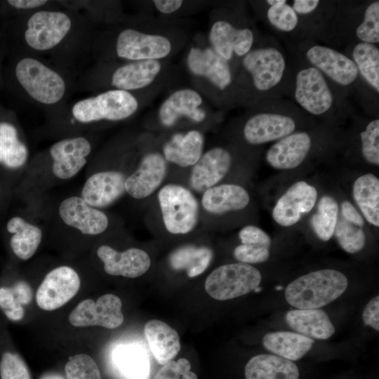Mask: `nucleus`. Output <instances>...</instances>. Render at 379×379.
Wrapping results in <instances>:
<instances>
[{
	"label": "nucleus",
	"instance_id": "dca6fc26",
	"mask_svg": "<svg viewBox=\"0 0 379 379\" xmlns=\"http://www.w3.org/2000/svg\"><path fill=\"white\" fill-rule=\"evenodd\" d=\"M317 199L314 187L305 181L296 182L279 199L273 208L272 218L283 227L293 225L303 214L313 208Z\"/></svg>",
	"mask_w": 379,
	"mask_h": 379
},
{
	"label": "nucleus",
	"instance_id": "2eb2a0df",
	"mask_svg": "<svg viewBox=\"0 0 379 379\" xmlns=\"http://www.w3.org/2000/svg\"><path fill=\"white\" fill-rule=\"evenodd\" d=\"M92 146L83 136L67 138L53 143L49 149L53 175L61 180L76 175L86 164Z\"/></svg>",
	"mask_w": 379,
	"mask_h": 379
},
{
	"label": "nucleus",
	"instance_id": "a878e982",
	"mask_svg": "<svg viewBox=\"0 0 379 379\" xmlns=\"http://www.w3.org/2000/svg\"><path fill=\"white\" fill-rule=\"evenodd\" d=\"M264 18L268 26L283 39L286 44L304 40L297 13L286 0L264 1Z\"/></svg>",
	"mask_w": 379,
	"mask_h": 379
},
{
	"label": "nucleus",
	"instance_id": "aec40b11",
	"mask_svg": "<svg viewBox=\"0 0 379 379\" xmlns=\"http://www.w3.org/2000/svg\"><path fill=\"white\" fill-rule=\"evenodd\" d=\"M126 176L117 171H105L91 175L84 182L81 197L96 208L110 206L126 192Z\"/></svg>",
	"mask_w": 379,
	"mask_h": 379
},
{
	"label": "nucleus",
	"instance_id": "473e14b6",
	"mask_svg": "<svg viewBox=\"0 0 379 379\" xmlns=\"http://www.w3.org/2000/svg\"><path fill=\"white\" fill-rule=\"evenodd\" d=\"M6 230L10 234L8 244L13 254L22 260L31 258L41 241V230L15 215L6 222Z\"/></svg>",
	"mask_w": 379,
	"mask_h": 379
},
{
	"label": "nucleus",
	"instance_id": "a19ab883",
	"mask_svg": "<svg viewBox=\"0 0 379 379\" xmlns=\"http://www.w3.org/2000/svg\"><path fill=\"white\" fill-rule=\"evenodd\" d=\"M353 42L378 45L379 1L365 2L362 20L354 34Z\"/></svg>",
	"mask_w": 379,
	"mask_h": 379
},
{
	"label": "nucleus",
	"instance_id": "7ed1b4c3",
	"mask_svg": "<svg viewBox=\"0 0 379 379\" xmlns=\"http://www.w3.org/2000/svg\"><path fill=\"white\" fill-rule=\"evenodd\" d=\"M293 66L288 96L307 115L327 118L353 110L347 98L317 69L295 57Z\"/></svg>",
	"mask_w": 379,
	"mask_h": 379
},
{
	"label": "nucleus",
	"instance_id": "f03ea898",
	"mask_svg": "<svg viewBox=\"0 0 379 379\" xmlns=\"http://www.w3.org/2000/svg\"><path fill=\"white\" fill-rule=\"evenodd\" d=\"M241 58V65L250 79L256 103L288 95L293 78V59L272 36L255 41Z\"/></svg>",
	"mask_w": 379,
	"mask_h": 379
},
{
	"label": "nucleus",
	"instance_id": "f257e3e1",
	"mask_svg": "<svg viewBox=\"0 0 379 379\" xmlns=\"http://www.w3.org/2000/svg\"><path fill=\"white\" fill-rule=\"evenodd\" d=\"M22 30L27 55L50 56L67 67L69 58L88 51V20L70 8L45 7L27 13Z\"/></svg>",
	"mask_w": 379,
	"mask_h": 379
},
{
	"label": "nucleus",
	"instance_id": "423d86ee",
	"mask_svg": "<svg viewBox=\"0 0 379 379\" xmlns=\"http://www.w3.org/2000/svg\"><path fill=\"white\" fill-rule=\"evenodd\" d=\"M256 104L258 111L248 118L243 127L245 140L254 145L277 141L295 132L298 118L307 115L293 102L284 98Z\"/></svg>",
	"mask_w": 379,
	"mask_h": 379
},
{
	"label": "nucleus",
	"instance_id": "c9c22d12",
	"mask_svg": "<svg viewBox=\"0 0 379 379\" xmlns=\"http://www.w3.org/2000/svg\"><path fill=\"white\" fill-rule=\"evenodd\" d=\"M314 342L312 338L291 331L270 332L262 338V345L267 350L291 361L305 356Z\"/></svg>",
	"mask_w": 379,
	"mask_h": 379
},
{
	"label": "nucleus",
	"instance_id": "b1692460",
	"mask_svg": "<svg viewBox=\"0 0 379 379\" xmlns=\"http://www.w3.org/2000/svg\"><path fill=\"white\" fill-rule=\"evenodd\" d=\"M338 1L293 0L290 4L297 13L304 39H319L330 24Z\"/></svg>",
	"mask_w": 379,
	"mask_h": 379
},
{
	"label": "nucleus",
	"instance_id": "c756f323",
	"mask_svg": "<svg viewBox=\"0 0 379 379\" xmlns=\"http://www.w3.org/2000/svg\"><path fill=\"white\" fill-rule=\"evenodd\" d=\"M144 333L153 356L161 365L173 360L180 350L178 333L164 321H148L145 325Z\"/></svg>",
	"mask_w": 379,
	"mask_h": 379
},
{
	"label": "nucleus",
	"instance_id": "72a5a7b5",
	"mask_svg": "<svg viewBox=\"0 0 379 379\" xmlns=\"http://www.w3.org/2000/svg\"><path fill=\"white\" fill-rule=\"evenodd\" d=\"M246 379H299L298 366L291 360L274 354H258L245 366Z\"/></svg>",
	"mask_w": 379,
	"mask_h": 379
},
{
	"label": "nucleus",
	"instance_id": "37998d69",
	"mask_svg": "<svg viewBox=\"0 0 379 379\" xmlns=\"http://www.w3.org/2000/svg\"><path fill=\"white\" fill-rule=\"evenodd\" d=\"M361 154L368 163L379 166V119L368 121L359 133Z\"/></svg>",
	"mask_w": 379,
	"mask_h": 379
},
{
	"label": "nucleus",
	"instance_id": "c85d7f7f",
	"mask_svg": "<svg viewBox=\"0 0 379 379\" xmlns=\"http://www.w3.org/2000/svg\"><path fill=\"white\" fill-rule=\"evenodd\" d=\"M286 321L296 333L318 340L329 338L335 327L327 314L321 309H297L286 312Z\"/></svg>",
	"mask_w": 379,
	"mask_h": 379
},
{
	"label": "nucleus",
	"instance_id": "cd10ccee",
	"mask_svg": "<svg viewBox=\"0 0 379 379\" xmlns=\"http://www.w3.org/2000/svg\"><path fill=\"white\" fill-rule=\"evenodd\" d=\"M250 201L247 191L236 184L216 185L203 192L201 204L208 213L220 215L246 208Z\"/></svg>",
	"mask_w": 379,
	"mask_h": 379
},
{
	"label": "nucleus",
	"instance_id": "3c124183",
	"mask_svg": "<svg viewBox=\"0 0 379 379\" xmlns=\"http://www.w3.org/2000/svg\"><path fill=\"white\" fill-rule=\"evenodd\" d=\"M13 295L23 307L32 300V292L29 285L22 280H17L11 284H6Z\"/></svg>",
	"mask_w": 379,
	"mask_h": 379
},
{
	"label": "nucleus",
	"instance_id": "a18cd8bd",
	"mask_svg": "<svg viewBox=\"0 0 379 379\" xmlns=\"http://www.w3.org/2000/svg\"><path fill=\"white\" fill-rule=\"evenodd\" d=\"M1 379H32L22 358L16 352L5 350L0 358Z\"/></svg>",
	"mask_w": 379,
	"mask_h": 379
},
{
	"label": "nucleus",
	"instance_id": "4c0bfd02",
	"mask_svg": "<svg viewBox=\"0 0 379 379\" xmlns=\"http://www.w3.org/2000/svg\"><path fill=\"white\" fill-rule=\"evenodd\" d=\"M213 258V251L208 247L192 245L181 246L169 256V263L175 270H185L189 277L202 274Z\"/></svg>",
	"mask_w": 379,
	"mask_h": 379
},
{
	"label": "nucleus",
	"instance_id": "bf43d9fd",
	"mask_svg": "<svg viewBox=\"0 0 379 379\" xmlns=\"http://www.w3.org/2000/svg\"><path fill=\"white\" fill-rule=\"evenodd\" d=\"M282 287H277V289H281Z\"/></svg>",
	"mask_w": 379,
	"mask_h": 379
},
{
	"label": "nucleus",
	"instance_id": "09e8293b",
	"mask_svg": "<svg viewBox=\"0 0 379 379\" xmlns=\"http://www.w3.org/2000/svg\"><path fill=\"white\" fill-rule=\"evenodd\" d=\"M234 255L241 263H261L269 258L270 251L266 246L241 244L235 248Z\"/></svg>",
	"mask_w": 379,
	"mask_h": 379
},
{
	"label": "nucleus",
	"instance_id": "5701e85b",
	"mask_svg": "<svg viewBox=\"0 0 379 379\" xmlns=\"http://www.w3.org/2000/svg\"><path fill=\"white\" fill-rule=\"evenodd\" d=\"M97 255L104 264L105 272L114 276L136 278L145 274L151 265L147 253L137 248L119 252L102 245L98 248Z\"/></svg>",
	"mask_w": 379,
	"mask_h": 379
},
{
	"label": "nucleus",
	"instance_id": "bb28decb",
	"mask_svg": "<svg viewBox=\"0 0 379 379\" xmlns=\"http://www.w3.org/2000/svg\"><path fill=\"white\" fill-rule=\"evenodd\" d=\"M157 60L131 61L116 68L110 77L113 89L130 92L149 85L161 71Z\"/></svg>",
	"mask_w": 379,
	"mask_h": 379
},
{
	"label": "nucleus",
	"instance_id": "1a4fd4ad",
	"mask_svg": "<svg viewBox=\"0 0 379 379\" xmlns=\"http://www.w3.org/2000/svg\"><path fill=\"white\" fill-rule=\"evenodd\" d=\"M158 201L164 225L168 232L185 234L195 227L199 204L190 190L180 185H166L158 193Z\"/></svg>",
	"mask_w": 379,
	"mask_h": 379
},
{
	"label": "nucleus",
	"instance_id": "f3484780",
	"mask_svg": "<svg viewBox=\"0 0 379 379\" xmlns=\"http://www.w3.org/2000/svg\"><path fill=\"white\" fill-rule=\"evenodd\" d=\"M58 212L65 224L86 235L100 234L109 225L107 215L89 205L81 197L65 199L59 206Z\"/></svg>",
	"mask_w": 379,
	"mask_h": 379
},
{
	"label": "nucleus",
	"instance_id": "f8f14e48",
	"mask_svg": "<svg viewBox=\"0 0 379 379\" xmlns=\"http://www.w3.org/2000/svg\"><path fill=\"white\" fill-rule=\"evenodd\" d=\"M171 51L166 37L127 28L117 35L115 52L118 58L131 61L157 60L166 57Z\"/></svg>",
	"mask_w": 379,
	"mask_h": 379
},
{
	"label": "nucleus",
	"instance_id": "603ef678",
	"mask_svg": "<svg viewBox=\"0 0 379 379\" xmlns=\"http://www.w3.org/2000/svg\"><path fill=\"white\" fill-rule=\"evenodd\" d=\"M379 296L372 298L364 309L362 318L366 325L379 330Z\"/></svg>",
	"mask_w": 379,
	"mask_h": 379
},
{
	"label": "nucleus",
	"instance_id": "0eeeda50",
	"mask_svg": "<svg viewBox=\"0 0 379 379\" xmlns=\"http://www.w3.org/2000/svg\"><path fill=\"white\" fill-rule=\"evenodd\" d=\"M348 280L342 272L325 269L302 275L291 282L285 290L288 303L298 309H319L340 297Z\"/></svg>",
	"mask_w": 379,
	"mask_h": 379
},
{
	"label": "nucleus",
	"instance_id": "39448f33",
	"mask_svg": "<svg viewBox=\"0 0 379 379\" xmlns=\"http://www.w3.org/2000/svg\"><path fill=\"white\" fill-rule=\"evenodd\" d=\"M14 73L18 84L33 102L53 109L62 104L72 87L66 68L33 55L21 58Z\"/></svg>",
	"mask_w": 379,
	"mask_h": 379
},
{
	"label": "nucleus",
	"instance_id": "5fc2aeb1",
	"mask_svg": "<svg viewBox=\"0 0 379 379\" xmlns=\"http://www.w3.org/2000/svg\"><path fill=\"white\" fill-rule=\"evenodd\" d=\"M341 217L359 227H362L364 225L361 215L348 201H345L341 204Z\"/></svg>",
	"mask_w": 379,
	"mask_h": 379
},
{
	"label": "nucleus",
	"instance_id": "4be33fe9",
	"mask_svg": "<svg viewBox=\"0 0 379 379\" xmlns=\"http://www.w3.org/2000/svg\"><path fill=\"white\" fill-rule=\"evenodd\" d=\"M312 144V138L309 133L295 131L276 141L267 150L266 160L276 169L295 168L305 160Z\"/></svg>",
	"mask_w": 379,
	"mask_h": 379
},
{
	"label": "nucleus",
	"instance_id": "4468645a",
	"mask_svg": "<svg viewBox=\"0 0 379 379\" xmlns=\"http://www.w3.org/2000/svg\"><path fill=\"white\" fill-rule=\"evenodd\" d=\"M211 48L227 62L244 57L252 48L256 36L249 27H238L227 20L215 21L208 36Z\"/></svg>",
	"mask_w": 379,
	"mask_h": 379
},
{
	"label": "nucleus",
	"instance_id": "e433bc0d",
	"mask_svg": "<svg viewBox=\"0 0 379 379\" xmlns=\"http://www.w3.org/2000/svg\"><path fill=\"white\" fill-rule=\"evenodd\" d=\"M353 198L366 220L379 226V180L372 173L359 177L353 185Z\"/></svg>",
	"mask_w": 379,
	"mask_h": 379
},
{
	"label": "nucleus",
	"instance_id": "ddd939ff",
	"mask_svg": "<svg viewBox=\"0 0 379 379\" xmlns=\"http://www.w3.org/2000/svg\"><path fill=\"white\" fill-rule=\"evenodd\" d=\"M80 286V277L73 268L58 267L46 275L39 286L36 303L44 310H55L69 301L77 293Z\"/></svg>",
	"mask_w": 379,
	"mask_h": 379
},
{
	"label": "nucleus",
	"instance_id": "de8ad7c7",
	"mask_svg": "<svg viewBox=\"0 0 379 379\" xmlns=\"http://www.w3.org/2000/svg\"><path fill=\"white\" fill-rule=\"evenodd\" d=\"M0 310L11 321H20L25 316L24 307L13 295L6 284L0 285Z\"/></svg>",
	"mask_w": 379,
	"mask_h": 379
},
{
	"label": "nucleus",
	"instance_id": "6ab92c4d",
	"mask_svg": "<svg viewBox=\"0 0 379 379\" xmlns=\"http://www.w3.org/2000/svg\"><path fill=\"white\" fill-rule=\"evenodd\" d=\"M166 161L158 152L146 154L138 168L125 181L126 192L141 199L151 195L162 183L166 174Z\"/></svg>",
	"mask_w": 379,
	"mask_h": 379
},
{
	"label": "nucleus",
	"instance_id": "79ce46f5",
	"mask_svg": "<svg viewBox=\"0 0 379 379\" xmlns=\"http://www.w3.org/2000/svg\"><path fill=\"white\" fill-rule=\"evenodd\" d=\"M333 234L340 247L347 253H356L365 246L366 236L362 227L338 218Z\"/></svg>",
	"mask_w": 379,
	"mask_h": 379
},
{
	"label": "nucleus",
	"instance_id": "9d476101",
	"mask_svg": "<svg viewBox=\"0 0 379 379\" xmlns=\"http://www.w3.org/2000/svg\"><path fill=\"white\" fill-rule=\"evenodd\" d=\"M261 278L260 271L251 265L227 264L216 268L208 276L205 290L215 300H230L255 289Z\"/></svg>",
	"mask_w": 379,
	"mask_h": 379
},
{
	"label": "nucleus",
	"instance_id": "c03bdc74",
	"mask_svg": "<svg viewBox=\"0 0 379 379\" xmlns=\"http://www.w3.org/2000/svg\"><path fill=\"white\" fill-rule=\"evenodd\" d=\"M67 379H101L100 373L94 359L86 354H79L65 365Z\"/></svg>",
	"mask_w": 379,
	"mask_h": 379
},
{
	"label": "nucleus",
	"instance_id": "58836bf2",
	"mask_svg": "<svg viewBox=\"0 0 379 379\" xmlns=\"http://www.w3.org/2000/svg\"><path fill=\"white\" fill-rule=\"evenodd\" d=\"M117 366L127 379H146L149 373V361L142 348L128 346L120 348L114 356Z\"/></svg>",
	"mask_w": 379,
	"mask_h": 379
},
{
	"label": "nucleus",
	"instance_id": "20e7f679",
	"mask_svg": "<svg viewBox=\"0 0 379 379\" xmlns=\"http://www.w3.org/2000/svg\"><path fill=\"white\" fill-rule=\"evenodd\" d=\"M294 57L317 69L345 98L368 89L359 77L354 62L343 52L308 38L287 44Z\"/></svg>",
	"mask_w": 379,
	"mask_h": 379
},
{
	"label": "nucleus",
	"instance_id": "6e6552de",
	"mask_svg": "<svg viewBox=\"0 0 379 379\" xmlns=\"http://www.w3.org/2000/svg\"><path fill=\"white\" fill-rule=\"evenodd\" d=\"M138 102L128 91L109 89L75 102L70 109L72 117L87 124L102 120L121 121L132 116Z\"/></svg>",
	"mask_w": 379,
	"mask_h": 379
},
{
	"label": "nucleus",
	"instance_id": "412c9836",
	"mask_svg": "<svg viewBox=\"0 0 379 379\" xmlns=\"http://www.w3.org/2000/svg\"><path fill=\"white\" fill-rule=\"evenodd\" d=\"M232 161L231 154L225 148L216 147L208 150L192 167L190 177L192 189L201 193L216 185L228 173Z\"/></svg>",
	"mask_w": 379,
	"mask_h": 379
},
{
	"label": "nucleus",
	"instance_id": "393cba45",
	"mask_svg": "<svg viewBox=\"0 0 379 379\" xmlns=\"http://www.w3.org/2000/svg\"><path fill=\"white\" fill-rule=\"evenodd\" d=\"M202 98L198 92L190 88L180 89L173 93L161 105L159 118L167 127L172 126L181 117H187L196 122L202 121L206 112L199 107Z\"/></svg>",
	"mask_w": 379,
	"mask_h": 379
},
{
	"label": "nucleus",
	"instance_id": "13d9d810",
	"mask_svg": "<svg viewBox=\"0 0 379 379\" xmlns=\"http://www.w3.org/2000/svg\"><path fill=\"white\" fill-rule=\"evenodd\" d=\"M0 195H1V185H0ZM0 213H1V200H0Z\"/></svg>",
	"mask_w": 379,
	"mask_h": 379
},
{
	"label": "nucleus",
	"instance_id": "6e6d98bb",
	"mask_svg": "<svg viewBox=\"0 0 379 379\" xmlns=\"http://www.w3.org/2000/svg\"><path fill=\"white\" fill-rule=\"evenodd\" d=\"M153 2L156 8L164 14L174 13L181 7L183 3L180 0H156Z\"/></svg>",
	"mask_w": 379,
	"mask_h": 379
},
{
	"label": "nucleus",
	"instance_id": "a211bd4d",
	"mask_svg": "<svg viewBox=\"0 0 379 379\" xmlns=\"http://www.w3.org/2000/svg\"><path fill=\"white\" fill-rule=\"evenodd\" d=\"M187 63L194 74L206 78L221 91L232 84L233 76L230 62L211 47L204 49L192 48L187 55Z\"/></svg>",
	"mask_w": 379,
	"mask_h": 379
},
{
	"label": "nucleus",
	"instance_id": "2f4dec72",
	"mask_svg": "<svg viewBox=\"0 0 379 379\" xmlns=\"http://www.w3.org/2000/svg\"><path fill=\"white\" fill-rule=\"evenodd\" d=\"M343 53L354 62L364 84L378 95V46L364 42H353L347 44Z\"/></svg>",
	"mask_w": 379,
	"mask_h": 379
},
{
	"label": "nucleus",
	"instance_id": "7c9ffc66",
	"mask_svg": "<svg viewBox=\"0 0 379 379\" xmlns=\"http://www.w3.org/2000/svg\"><path fill=\"white\" fill-rule=\"evenodd\" d=\"M204 137L196 130L173 134L163 147L166 161L181 167L194 166L202 155Z\"/></svg>",
	"mask_w": 379,
	"mask_h": 379
},
{
	"label": "nucleus",
	"instance_id": "8fccbe9b",
	"mask_svg": "<svg viewBox=\"0 0 379 379\" xmlns=\"http://www.w3.org/2000/svg\"><path fill=\"white\" fill-rule=\"evenodd\" d=\"M239 237L242 244L259 245L267 248L271 245L270 236L262 229L254 225L243 227L239 233Z\"/></svg>",
	"mask_w": 379,
	"mask_h": 379
},
{
	"label": "nucleus",
	"instance_id": "4d7b16f0",
	"mask_svg": "<svg viewBox=\"0 0 379 379\" xmlns=\"http://www.w3.org/2000/svg\"><path fill=\"white\" fill-rule=\"evenodd\" d=\"M40 379H65L62 375L56 373H48L43 375Z\"/></svg>",
	"mask_w": 379,
	"mask_h": 379
},
{
	"label": "nucleus",
	"instance_id": "9b49d317",
	"mask_svg": "<svg viewBox=\"0 0 379 379\" xmlns=\"http://www.w3.org/2000/svg\"><path fill=\"white\" fill-rule=\"evenodd\" d=\"M120 298L113 294L100 296L96 302L86 299L80 302L69 314V323L76 327L100 326L114 329L124 321Z\"/></svg>",
	"mask_w": 379,
	"mask_h": 379
},
{
	"label": "nucleus",
	"instance_id": "864d4df0",
	"mask_svg": "<svg viewBox=\"0 0 379 379\" xmlns=\"http://www.w3.org/2000/svg\"><path fill=\"white\" fill-rule=\"evenodd\" d=\"M6 2L12 8L27 13L47 7L51 4L46 0H8Z\"/></svg>",
	"mask_w": 379,
	"mask_h": 379
},
{
	"label": "nucleus",
	"instance_id": "ea45409f",
	"mask_svg": "<svg viewBox=\"0 0 379 379\" xmlns=\"http://www.w3.org/2000/svg\"><path fill=\"white\" fill-rule=\"evenodd\" d=\"M338 215L337 201L331 196L325 195L319 200L317 212L310 219L311 227L315 234L322 241H328L333 235Z\"/></svg>",
	"mask_w": 379,
	"mask_h": 379
},
{
	"label": "nucleus",
	"instance_id": "f704fd0d",
	"mask_svg": "<svg viewBox=\"0 0 379 379\" xmlns=\"http://www.w3.org/2000/svg\"><path fill=\"white\" fill-rule=\"evenodd\" d=\"M28 156V148L17 127L9 121H0V168L6 174L18 171L26 164Z\"/></svg>",
	"mask_w": 379,
	"mask_h": 379
},
{
	"label": "nucleus",
	"instance_id": "49530a36",
	"mask_svg": "<svg viewBox=\"0 0 379 379\" xmlns=\"http://www.w3.org/2000/svg\"><path fill=\"white\" fill-rule=\"evenodd\" d=\"M190 361L185 358L178 361H170L157 371L153 379H198L190 371Z\"/></svg>",
	"mask_w": 379,
	"mask_h": 379
}]
</instances>
